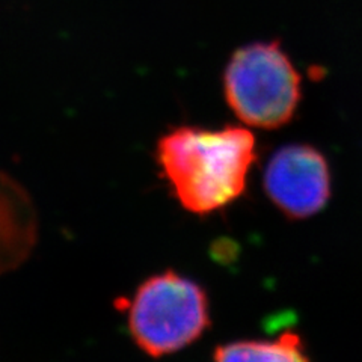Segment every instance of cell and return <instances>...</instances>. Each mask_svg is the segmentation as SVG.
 <instances>
[{
	"mask_svg": "<svg viewBox=\"0 0 362 362\" xmlns=\"http://www.w3.org/2000/svg\"><path fill=\"white\" fill-rule=\"evenodd\" d=\"M157 163L181 207L210 214L239 198L257 158V141L242 126L177 127L157 142Z\"/></svg>",
	"mask_w": 362,
	"mask_h": 362,
	"instance_id": "1",
	"label": "cell"
},
{
	"mask_svg": "<svg viewBox=\"0 0 362 362\" xmlns=\"http://www.w3.org/2000/svg\"><path fill=\"white\" fill-rule=\"evenodd\" d=\"M124 307L132 338L153 358L183 350L210 326L206 291L174 270L145 279Z\"/></svg>",
	"mask_w": 362,
	"mask_h": 362,
	"instance_id": "2",
	"label": "cell"
},
{
	"mask_svg": "<svg viewBox=\"0 0 362 362\" xmlns=\"http://www.w3.org/2000/svg\"><path fill=\"white\" fill-rule=\"evenodd\" d=\"M223 94L246 126L278 129L299 106L300 77L276 41L252 42L231 56L223 73Z\"/></svg>",
	"mask_w": 362,
	"mask_h": 362,
	"instance_id": "3",
	"label": "cell"
},
{
	"mask_svg": "<svg viewBox=\"0 0 362 362\" xmlns=\"http://www.w3.org/2000/svg\"><path fill=\"white\" fill-rule=\"evenodd\" d=\"M331 186L329 165L311 145L282 146L266 166V194L291 219H307L323 210L331 197Z\"/></svg>",
	"mask_w": 362,
	"mask_h": 362,
	"instance_id": "4",
	"label": "cell"
},
{
	"mask_svg": "<svg viewBox=\"0 0 362 362\" xmlns=\"http://www.w3.org/2000/svg\"><path fill=\"white\" fill-rule=\"evenodd\" d=\"M213 362H310L302 338L291 331L274 339H240L219 346Z\"/></svg>",
	"mask_w": 362,
	"mask_h": 362,
	"instance_id": "5",
	"label": "cell"
}]
</instances>
